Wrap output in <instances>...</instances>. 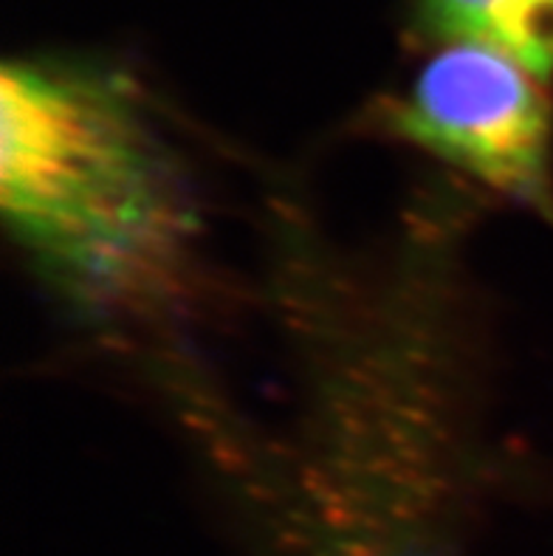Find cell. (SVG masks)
Listing matches in <instances>:
<instances>
[{
	"label": "cell",
	"instance_id": "cell-2",
	"mask_svg": "<svg viewBox=\"0 0 553 556\" xmlns=\"http://www.w3.org/2000/svg\"><path fill=\"white\" fill-rule=\"evenodd\" d=\"M387 125L514 201L540 212L553 206L542 77L489 42H443L387 108Z\"/></svg>",
	"mask_w": 553,
	"mask_h": 556
},
{
	"label": "cell",
	"instance_id": "cell-1",
	"mask_svg": "<svg viewBox=\"0 0 553 556\" xmlns=\"http://www.w3.org/2000/svg\"><path fill=\"white\" fill-rule=\"evenodd\" d=\"M0 198L28 254L88 300L150 280L181 243L176 178L130 91L77 65L3 68Z\"/></svg>",
	"mask_w": 553,
	"mask_h": 556
},
{
	"label": "cell",
	"instance_id": "cell-3",
	"mask_svg": "<svg viewBox=\"0 0 553 556\" xmlns=\"http://www.w3.org/2000/svg\"><path fill=\"white\" fill-rule=\"evenodd\" d=\"M418 23L443 42H489L537 77L553 74V0H418Z\"/></svg>",
	"mask_w": 553,
	"mask_h": 556
}]
</instances>
